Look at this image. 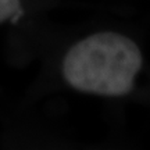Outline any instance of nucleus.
Returning a JSON list of instances; mask_svg holds the SVG:
<instances>
[{"label": "nucleus", "instance_id": "1", "mask_svg": "<svg viewBox=\"0 0 150 150\" xmlns=\"http://www.w3.org/2000/svg\"><path fill=\"white\" fill-rule=\"evenodd\" d=\"M142 64V52L132 39L117 32H97L67 52L63 75L76 91L117 97L132 91Z\"/></svg>", "mask_w": 150, "mask_h": 150}, {"label": "nucleus", "instance_id": "2", "mask_svg": "<svg viewBox=\"0 0 150 150\" xmlns=\"http://www.w3.org/2000/svg\"><path fill=\"white\" fill-rule=\"evenodd\" d=\"M21 16V4L20 0H0V22L7 20L17 21Z\"/></svg>", "mask_w": 150, "mask_h": 150}]
</instances>
